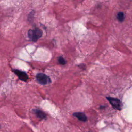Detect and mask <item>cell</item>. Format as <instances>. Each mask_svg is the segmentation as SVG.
Instances as JSON below:
<instances>
[{
	"instance_id": "6da1fadb",
	"label": "cell",
	"mask_w": 132,
	"mask_h": 132,
	"mask_svg": "<svg viewBox=\"0 0 132 132\" xmlns=\"http://www.w3.org/2000/svg\"><path fill=\"white\" fill-rule=\"evenodd\" d=\"M28 38L34 42L37 41L42 36V31L39 28L30 29L28 31Z\"/></svg>"
},
{
	"instance_id": "7a4b0ae2",
	"label": "cell",
	"mask_w": 132,
	"mask_h": 132,
	"mask_svg": "<svg viewBox=\"0 0 132 132\" xmlns=\"http://www.w3.org/2000/svg\"><path fill=\"white\" fill-rule=\"evenodd\" d=\"M37 81L41 85H46L51 82V79L50 77L43 73H38L36 76Z\"/></svg>"
},
{
	"instance_id": "3957f363",
	"label": "cell",
	"mask_w": 132,
	"mask_h": 132,
	"mask_svg": "<svg viewBox=\"0 0 132 132\" xmlns=\"http://www.w3.org/2000/svg\"><path fill=\"white\" fill-rule=\"evenodd\" d=\"M106 98L112 106L116 109L121 110L122 108V104L121 101L118 98H115L111 97H107Z\"/></svg>"
},
{
	"instance_id": "277c9868",
	"label": "cell",
	"mask_w": 132,
	"mask_h": 132,
	"mask_svg": "<svg viewBox=\"0 0 132 132\" xmlns=\"http://www.w3.org/2000/svg\"><path fill=\"white\" fill-rule=\"evenodd\" d=\"M13 72L20 80L23 81H26L28 80V76L25 72L18 70H15Z\"/></svg>"
},
{
	"instance_id": "5b68a950",
	"label": "cell",
	"mask_w": 132,
	"mask_h": 132,
	"mask_svg": "<svg viewBox=\"0 0 132 132\" xmlns=\"http://www.w3.org/2000/svg\"><path fill=\"white\" fill-rule=\"evenodd\" d=\"M32 112L39 118L41 119H43L46 118L45 113L43 112L42 110L37 109H34L32 110Z\"/></svg>"
},
{
	"instance_id": "8992f818",
	"label": "cell",
	"mask_w": 132,
	"mask_h": 132,
	"mask_svg": "<svg viewBox=\"0 0 132 132\" xmlns=\"http://www.w3.org/2000/svg\"><path fill=\"white\" fill-rule=\"evenodd\" d=\"M74 116L76 117L79 120L83 122H86L87 120V118L86 116L82 112H75L73 114Z\"/></svg>"
},
{
	"instance_id": "52a82bcc",
	"label": "cell",
	"mask_w": 132,
	"mask_h": 132,
	"mask_svg": "<svg viewBox=\"0 0 132 132\" xmlns=\"http://www.w3.org/2000/svg\"><path fill=\"white\" fill-rule=\"evenodd\" d=\"M117 18L119 22H123L124 19V14L122 12H120L117 14Z\"/></svg>"
},
{
	"instance_id": "ba28073f",
	"label": "cell",
	"mask_w": 132,
	"mask_h": 132,
	"mask_svg": "<svg viewBox=\"0 0 132 132\" xmlns=\"http://www.w3.org/2000/svg\"><path fill=\"white\" fill-rule=\"evenodd\" d=\"M58 61L59 63L62 65H64L66 63L65 60L62 57H59L58 58Z\"/></svg>"
}]
</instances>
